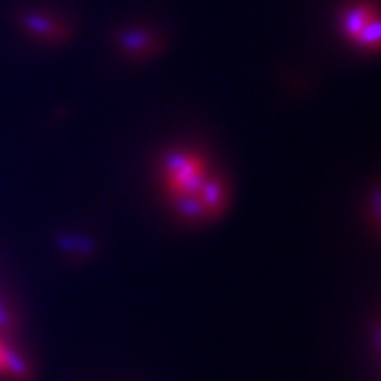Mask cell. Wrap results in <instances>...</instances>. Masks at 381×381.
I'll return each mask as SVG.
<instances>
[{
	"mask_svg": "<svg viewBox=\"0 0 381 381\" xmlns=\"http://www.w3.org/2000/svg\"><path fill=\"white\" fill-rule=\"evenodd\" d=\"M163 175L175 208L187 217H211L224 205V187L198 155L171 154L164 163Z\"/></svg>",
	"mask_w": 381,
	"mask_h": 381,
	"instance_id": "6da1fadb",
	"label": "cell"
},
{
	"mask_svg": "<svg viewBox=\"0 0 381 381\" xmlns=\"http://www.w3.org/2000/svg\"><path fill=\"white\" fill-rule=\"evenodd\" d=\"M344 30L360 46H378V39H380L378 18L374 11H371L365 6H358V8H353L349 12H346Z\"/></svg>",
	"mask_w": 381,
	"mask_h": 381,
	"instance_id": "7a4b0ae2",
	"label": "cell"
},
{
	"mask_svg": "<svg viewBox=\"0 0 381 381\" xmlns=\"http://www.w3.org/2000/svg\"><path fill=\"white\" fill-rule=\"evenodd\" d=\"M25 373H27V365L21 362L18 355H14V351H11L0 341V374H11L14 378H20L25 376Z\"/></svg>",
	"mask_w": 381,
	"mask_h": 381,
	"instance_id": "3957f363",
	"label": "cell"
}]
</instances>
